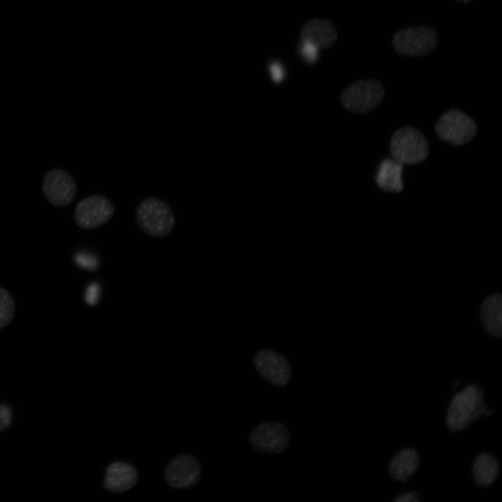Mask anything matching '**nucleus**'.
<instances>
[{
	"label": "nucleus",
	"mask_w": 502,
	"mask_h": 502,
	"mask_svg": "<svg viewBox=\"0 0 502 502\" xmlns=\"http://www.w3.org/2000/svg\"><path fill=\"white\" fill-rule=\"evenodd\" d=\"M303 43L304 44L303 50H304L305 54L307 55L306 56L307 58L310 60H313L314 58H316L318 49H317L315 47H314L310 44L305 43Z\"/></svg>",
	"instance_id": "23"
},
{
	"label": "nucleus",
	"mask_w": 502,
	"mask_h": 502,
	"mask_svg": "<svg viewBox=\"0 0 502 502\" xmlns=\"http://www.w3.org/2000/svg\"><path fill=\"white\" fill-rule=\"evenodd\" d=\"M395 501L397 502H417L419 499L416 493L409 492L398 496Z\"/></svg>",
	"instance_id": "21"
},
{
	"label": "nucleus",
	"mask_w": 502,
	"mask_h": 502,
	"mask_svg": "<svg viewBox=\"0 0 502 502\" xmlns=\"http://www.w3.org/2000/svg\"><path fill=\"white\" fill-rule=\"evenodd\" d=\"M46 199L52 205L63 207L69 205L77 194L76 183L66 171L54 169L48 172L43 181Z\"/></svg>",
	"instance_id": "10"
},
{
	"label": "nucleus",
	"mask_w": 502,
	"mask_h": 502,
	"mask_svg": "<svg viewBox=\"0 0 502 502\" xmlns=\"http://www.w3.org/2000/svg\"><path fill=\"white\" fill-rule=\"evenodd\" d=\"M88 257L89 256H86L85 254L78 255L76 257V261L77 262V264L79 265H80L81 266H82L84 268L94 270V268L96 267V264L89 262V259L90 257L89 258Z\"/></svg>",
	"instance_id": "22"
},
{
	"label": "nucleus",
	"mask_w": 502,
	"mask_h": 502,
	"mask_svg": "<svg viewBox=\"0 0 502 502\" xmlns=\"http://www.w3.org/2000/svg\"><path fill=\"white\" fill-rule=\"evenodd\" d=\"M135 217L139 228L155 238L169 235L176 220L169 204L156 197H148L142 201L136 208Z\"/></svg>",
	"instance_id": "2"
},
{
	"label": "nucleus",
	"mask_w": 502,
	"mask_h": 502,
	"mask_svg": "<svg viewBox=\"0 0 502 502\" xmlns=\"http://www.w3.org/2000/svg\"><path fill=\"white\" fill-rule=\"evenodd\" d=\"M253 365L258 374L275 387H284L291 378V369L287 359L275 351L264 349L254 356Z\"/></svg>",
	"instance_id": "8"
},
{
	"label": "nucleus",
	"mask_w": 502,
	"mask_h": 502,
	"mask_svg": "<svg viewBox=\"0 0 502 502\" xmlns=\"http://www.w3.org/2000/svg\"><path fill=\"white\" fill-rule=\"evenodd\" d=\"M15 314V303L10 293L0 287V329L8 326Z\"/></svg>",
	"instance_id": "18"
},
{
	"label": "nucleus",
	"mask_w": 502,
	"mask_h": 502,
	"mask_svg": "<svg viewBox=\"0 0 502 502\" xmlns=\"http://www.w3.org/2000/svg\"><path fill=\"white\" fill-rule=\"evenodd\" d=\"M435 30L427 26L400 29L393 38V47L402 56H420L432 52L438 44Z\"/></svg>",
	"instance_id": "5"
},
{
	"label": "nucleus",
	"mask_w": 502,
	"mask_h": 502,
	"mask_svg": "<svg viewBox=\"0 0 502 502\" xmlns=\"http://www.w3.org/2000/svg\"><path fill=\"white\" fill-rule=\"evenodd\" d=\"M498 473L499 464L494 457L487 453L477 457L473 466V474L478 485H490L496 479Z\"/></svg>",
	"instance_id": "17"
},
{
	"label": "nucleus",
	"mask_w": 502,
	"mask_h": 502,
	"mask_svg": "<svg viewBox=\"0 0 502 502\" xmlns=\"http://www.w3.org/2000/svg\"><path fill=\"white\" fill-rule=\"evenodd\" d=\"M165 477L169 485L185 489L196 484L201 477L198 461L192 456L183 455L174 458L167 466Z\"/></svg>",
	"instance_id": "11"
},
{
	"label": "nucleus",
	"mask_w": 502,
	"mask_h": 502,
	"mask_svg": "<svg viewBox=\"0 0 502 502\" xmlns=\"http://www.w3.org/2000/svg\"><path fill=\"white\" fill-rule=\"evenodd\" d=\"M390 152L393 158L402 165H417L427 159L429 144L420 130L405 126L397 130L392 135Z\"/></svg>",
	"instance_id": "3"
},
{
	"label": "nucleus",
	"mask_w": 502,
	"mask_h": 502,
	"mask_svg": "<svg viewBox=\"0 0 502 502\" xmlns=\"http://www.w3.org/2000/svg\"><path fill=\"white\" fill-rule=\"evenodd\" d=\"M272 77L275 82H279L283 77V72L278 66L273 65L271 69Z\"/></svg>",
	"instance_id": "24"
},
{
	"label": "nucleus",
	"mask_w": 502,
	"mask_h": 502,
	"mask_svg": "<svg viewBox=\"0 0 502 502\" xmlns=\"http://www.w3.org/2000/svg\"><path fill=\"white\" fill-rule=\"evenodd\" d=\"M420 464L417 452L411 448H406L397 453L392 459L389 471L396 480L405 481L418 469Z\"/></svg>",
	"instance_id": "16"
},
{
	"label": "nucleus",
	"mask_w": 502,
	"mask_h": 502,
	"mask_svg": "<svg viewBox=\"0 0 502 502\" xmlns=\"http://www.w3.org/2000/svg\"><path fill=\"white\" fill-rule=\"evenodd\" d=\"M98 288L96 284L91 285L88 287L86 294V301L89 304L94 305L96 301Z\"/></svg>",
	"instance_id": "20"
},
{
	"label": "nucleus",
	"mask_w": 502,
	"mask_h": 502,
	"mask_svg": "<svg viewBox=\"0 0 502 502\" xmlns=\"http://www.w3.org/2000/svg\"><path fill=\"white\" fill-rule=\"evenodd\" d=\"M290 434L287 428L276 421H266L257 425L249 434L251 448L261 453L280 454L288 446Z\"/></svg>",
	"instance_id": "7"
},
{
	"label": "nucleus",
	"mask_w": 502,
	"mask_h": 502,
	"mask_svg": "<svg viewBox=\"0 0 502 502\" xmlns=\"http://www.w3.org/2000/svg\"><path fill=\"white\" fill-rule=\"evenodd\" d=\"M483 394L476 385H470L457 393L449 406L446 423L454 432L464 429L477 420L485 410Z\"/></svg>",
	"instance_id": "1"
},
{
	"label": "nucleus",
	"mask_w": 502,
	"mask_h": 502,
	"mask_svg": "<svg viewBox=\"0 0 502 502\" xmlns=\"http://www.w3.org/2000/svg\"><path fill=\"white\" fill-rule=\"evenodd\" d=\"M114 212V205L107 198L101 195H91L78 203L75 210L74 220L79 227L93 229L108 222Z\"/></svg>",
	"instance_id": "9"
},
{
	"label": "nucleus",
	"mask_w": 502,
	"mask_h": 502,
	"mask_svg": "<svg viewBox=\"0 0 502 502\" xmlns=\"http://www.w3.org/2000/svg\"><path fill=\"white\" fill-rule=\"evenodd\" d=\"M455 1L457 2L463 3H468L473 0H455Z\"/></svg>",
	"instance_id": "25"
},
{
	"label": "nucleus",
	"mask_w": 502,
	"mask_h": 502,
	"mask_svg": "<svg viewBox=\"0 0 502 502\" xmlns=\"http://www.w3.org/2000/svg\"><path fill=\"white\" fill-rule=\"evenodd\" d=\"M384 95V88L381 82L373 79H365L346 87L340 94V102L347 110L363 114L376 109Z\"/></svg>",
	"instance_id": "4"
},
{
	"label": "nucleus",
	"mask_w": 502,
	"mask_h": 502,
	"mask_svg": "<svg viewBox=\"0 0 502 502\" xmlns=\"http://www.w3.org/2000/svg\"><path fill=\"white\" fill-rule=\"evenodd\" d=\"M402 165L393 158H386L380 163L375 181L386 192L400 193L404 188L402 179Z\"/></svg>",
	"instance_id": "14"
},
{
	"label": "nucleus",
	"mask_w": 502,
	"mask_h": 502,
	"mask_svg": "<svg viewBox=\"0 0 502 502\" xmlns=\"http://www.w3.org/2000/svg\"><path fill=\"white\" fill-rule=\"evenodd\" d=\"M337 37L335 26L326 19L315 18L308 20L301 30L302 42L310 44L318 50L332 47Z\"/></svg>",
	"instance_id": "12"
},
{
	"label": "nucleus",
	"mask_w": 502,
	"mask_h": 502,
	"mask_svg": "<svg viewBox=\"0 0 502 502\" xmlns=\"http://www.w3.org/2000/svg\"><path fill=\"white\" fill-rule=\"evenodd\" d=\"M137 478V471L131 464L122 462H114L107 468L104 487L112 492H126L134 486Z\"/></svg>",
	"instance_id": "13"
},
{
	"label": "nucleus",
	"mask_w": 502,
	"mask_h": 502,
	"mask_svg": "<svg viewBox=\"0 0 502 502\" xmlns=\"http://www.w3.org/2000/svg\"><path fill=\"white\" fill-rule=\"evenodd\" d=\"M480 317L483 328L492 336L502 335V297L499 294L488 296L483 302Z\"/></svg>",
	"instance_id": "15"
},
{
	"label": "nucleus",
	"mask_w": 502,
	"mask_h": 502,
	"mask_svg": "<svg viewBox=\"0 0 502 502\" xmlns=\"http://www.w3.org/2000/svg\"><path fill=\"white\" fill-rule=\"evenodd\" d=\"M435 131L443 142L462 146L471 142L477 132L474 121L464 112L452 109L445 112L438 120Z\"/></svg>",
	"instance_id": "6"
},
{
	"label": "nucleus",
	"mask_w": 502,
	"mask_h": 502,
	"mask_svg": "<svg viewBox=\"0 0 502 502\" xmlns=\"http://www.w3.org/2000/svg\"><path fill=\"white\" fill-rule=\"evenodd\" d=\"M13 411L7 404H0V432L8 429L13 423Z\"/></svg>",
	"instance_id": "19"
}]
</instances>
